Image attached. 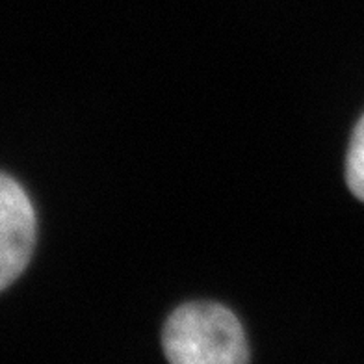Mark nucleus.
Instances as JSON below:
<instances>
[{
  "mask_svg": "<svg viewBox=\"0 0 364 364\" xmlns=\"http://www.w3.org/2000/svg\"><path fill=\"white\" fill-rule=\"evenodd\" d=\"M166 357L175 364H244L250 348L238 318L218 303H188L166 321Z\"/></svg>",
  "mask_w": 364,
  "mask_h": 364,
  "instance_id": "f257e3e1",
  "label": "nucleus"
},
{
  "mask_svg": "<svg viewBox=\"0 0 364 364\" xmlns=\"http://www.w3.org/2000/svg\"><path fill=\"white\" fill-rule=\"evenodd\" d=\"M34 244V206L14 178L0 173V292L28 266Z\"/></svg>",
  "mask_w": 364,
  "mask_h": 364,
  "instance_id": "f03ea898",
  "label": "nucleus"
},
{
  "mask_svg": "<svg viewBox=\"0 0 364 364\" xmlns=\"http://www.w3.org/2000/svg\"><path fill=\"white\" fill-rule=\"evenodd\" d=\"M346 181L351 193L364 201V115L351 136L350 151L346 159Z\"/></svg>",
  "mask_w": 364,
  "mask_h": 364,
  "instance_id": "7ed1b4c3",
  "label": "nucleus"
}]
</instances>
